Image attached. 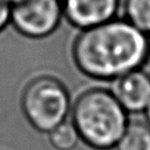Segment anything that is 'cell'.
Returning <instances> with one entry per match:
<instances>
[{
    "label": "cell",
    "mask_w": 150,
    "mask_h": 150,
    "mask_svg": "<svg viewBox=\"0 0 150 150\" xmlns=\"http://www.w3.org/2000/svg\"><path fill=\"white\" fill-rule=\"evenodd\" d=\"M62 16L61 0H15L11 4V22L27 38L50 35L59 27Z\"/></svg>",
    "instance_id": "cell-4"
},
{
    "label": "cell",
    "mask_w": 150,
    "mask_h": 150,
    "mask_svg": "<svg viewBox=\"0 0 150 150\" xmlns=\"http://www.w3.org/2000/svg\"><path fill=\"white\" fill-rule=\"evenodd\" d=\"M144 112H145V117H146V120H148V122H149V124H150V102H149L146 109L144 110Z\"/></svg>",
    "instance_id": "cell-11"
},
{
    "label": "cell",
    "mask_w": 150,
    "mask_h": 150,
    "mask_svg": "<svg viewBox=\"0 0 150 150\" xmlns=\"http://www.w3.org/2000/svg\"><path fill=\"white\" fill-rule=\"evenodd\" d=\"M49 142L56 150H73L80 139L73 121H63L49 132Z\"/></svg>",
    "instance_id": "cell-9"
},
{
    "label": "cell",
    "mask_w": 150,
    "mask_h": 150,
    "mask_svg": "<svg viewBox=\"0 0 150 150\" xmlns=\"http://www.w3.org/2000/svg\"><path fill=\"white\" fill-rule=\"evenodd\" d=\"M21 107L29 123L38 130L49 132L66 121L70 98L66 87L56 79L40 76L23 90Z\"/></svg>",
    "instance_id": "cell-3"
},
{
    "label": "cell",
    "mask_w": 150,
    "mask_h": 150,
    "mask_svg": "<svg viewBox=\"0 0 150 150\" xmlns=\"http://www.w3.org/2000/svg\"><path fill=\"white\" fill-rule=\"evenodd\" d=\"M116 148L117 150H150V124L129 122Z\"/></svg>",
    "instance_id": "cell-7"
},
{
    "label": "cell",
    "mask_w": 150,
    "mask_h": 150,
    "mask_svg": "<svg viewBox=\"0 0 150 150\" xmlns=\"http://www.w3.org/2000/svg\"><path fill=\"white\" fill-rule=\"evenodd\" d=\"M125 19L150 36V0H124Z\"/></svg>",
    "instance_id": "cell-8"
},
{
    "label": "cell",
    "mask_w": 150,
    "mask_h": 150,
    "mask_svg": "<svg viewBox=\"0 0 150 150\" xmlns=\"http://www.w3.org/2000/svg\"><path fill=\"white\" fill-rule=\"evenodd\" d=\"M112 94L127 111H144L150 102V75L142 69L132 70L116 80Z\"/></svg>",
    "instance_id": "cell-6"
},
{
    "label": "cell",
    "mask_w": 150,
    "mask_h": 150,
    "mask_svg": "<svg viewBox=\"0 0 150 150\" xmlns=\"http://www.w3.org/2000/svg\"><path fill=\"white\" fill-rule=\"evenodd\" d=\"M61 2L66 19L82 30L115 19L120 0H61Z\"/></svg>",
    "instance_id": "cell-5"
},
{
    "label": "cell",
    "mask_w": 150,
    "mask_h": 150,
    "mask_svg": "<svg viewBox=\"0 0 150 150\" xmlns=\"http://www.w3.org/2000/svg\"><path fill=\"white\" fill-rule=\"evenodd\" d=\"M11 22V1L0 0V32Z\"/></svg>",
    "instance_id": "cell-10"
},
{
    "label": "cell",
    "mask_w": 150,
    "mask_h": 150,
    "mask_svg": "<svg viewBox=\"0 0 150 150\" xmlns=\"http://www.w3.org/2000/svg\"><path fill=\"white\" fill-rule=\"evenodd\" d=\"M71 121L80 138L96 150L116 148L129 123L127 110L115 95L97 88L87 90L77 97Z\"/></svg>",
    "instance_id": "cell-2"
},
{
    "label": "cell",
    "mask_w": 150,
    "mask_h": 150,
    "mask_svg": "<svg viewBox=\"0 0 150 150\" xmlns=\"http://www.w3.org/2000/svg\"><path fill=\"white\" fill-rule=\"evenodd\" d=\"M71 55L76 67L95 80H117L141 69L150 56V36L127 19H112L82 29Z\"/></svg>",
    "instance_id": "cell-1"
}]
</instances>
